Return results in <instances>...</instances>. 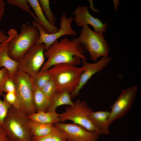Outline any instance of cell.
<instances>
[{
	"label": "cell",
	"instance_id": "9c48e42d",
	"mask_svg": "<svg viewBox=\"0 0 141 141\" xmlns=\"http://www.w3.org/2000/svg\"><path fill=\"white\" fill-rule=\"evenodd\" d=\"M60 19V28L57 32L51 34L48 33L39 22L34 20L31 22L32 25L38 30L39 33V38L36 43L43 44L45 46V51L54 42L61 37L67 35L74 36L76 35V31L71 26L73 18L72 17H67L66 13L64 12L62 14Z\"/></svg>",
	"mask_w": 141,
	"mask_h": 141
},
{
	"label": "cell",
	"instance_id": "5bb4252c",
	"mask_svg": "<svg viewBox=\"0 0 141 141\" xmlns=\"http://www.w3.org/2000/svg\"><path fill=\"white\" fill-rule=\"evenodd\" d=\"M17 32L14 28L9 29L8 32V38L4 42L0 44V68L4 67L8 70L10 78L13 79L17 71L18 62L11 59L8 54L9 42Z\"/></svg>",
	"mask_w": 141,
	"mask_h": 141
},
{
	"label": "cell",
	"instance_id": "3957f363",
	"mask_svg": "<svg viewBox=\"0 0 141 141\" xmlns=\"http://www.w3.org/2000/svg\"><path fill=\"white\" fill-rule=\"evenodd\" d=\"M85 69L66 63L55 65L47 71L54 81L57 92L67 90L71 94L77 86L81 74Z\"/></svg>",
	"mask_w": 141,
	"mask_h": 141
},
{
	"label": "cell",
	"instance_id": "52a82bcc",
	"mask_svg": "<svg viewBox=\"0 0 141 141\" xmlns=\"http://www.w3.org/2000/svg\"><path fill=\"white\" fill-rule=\"evenodd\" d=\"M92 111L85 102L78 100L73 105L66 107L65 111L59 114V117L61 122L70 120L88 131L99 133L90 118Z\"/></svg>",
	"mask_w": 141,
	"mask_h": 141
},
{
	"label": "cell",
	"instance_id": "5b68a950",
	"mask_svg": "<svg viewBox=\"0 0 141 141\" xmlns=\"http://www.w3.org/2000/svg\"><path fill=\"white\" fill-rule=\"evenodd\" d=\"M77 38L83 47L89 52L93 61L108 56L109 49L103 33L95 32L85 25L82 27Z\"/></svg>",
	"mask_w": 141,
	"mask_h": 141
},
{
	"label": "cell",
	"instance_id": "8992f818",
	"mask_svg": "<svg viewBox=\"0 0 141 141\" xmlns=\"http://www.w3.org/2000/svg\"><path fill=\"white\" fill-rule=\"evenodd\" d=\"M13 79L19 108L28 115L35 112L32 102L34 85L32 77L24 72L17 70Z\"/></svg>",
	"mask_w": 141,
	"mask_h": 141
},
{
	"label": "cell",
	"instance_id": "9a60e30c",
	"mask_svg": "<svg viewBox=\"0 0 141 141\" xmlns=\"http://www.w3.org/2000/svg\"><path fill=\"white\" fill-rule=\"evenodd\" d=\"M110 114V111L107 110L93 111L90 114L91 120L100 134H109L110 125L109 123L108 119Z\"/></svg>",
	"mask_w": 141,
	"mask_h": 141
},
{
	"label": "cell",
	"instance_id": "d6986e66",
	"mask_svg": "<svg viewBox=\"0 0 141 141\" xmlns=\"http://www.w3.org/2000/svg\"><path fill=\"white\" fill-rule=\"evenodd\" d=\"M32 102L36 112L46 111L50 105L51 100L47 97L40 89L34 85Z\"/></svg>",
	"mask_w": 141,
	"mask_h": 141
},
{
	"label": "cell",
	"instance_id": "30bf717a",
	"mask_svg": "<svg viewBox=\"0 0 141 141\" xmlns=\"http://www.w3.org/2000/svg\"><path fill=\"white\" fill-rule=\"evenodd\" d=\"M138 87L136 85L123 90L111 107L108 119L110 125L115 121L123 117L129 110L136 98Z\"/></svg>",
	"mask_w": 141,
	"mask_h": 141
},
{
	"label": "cell",
	"instance_id": "4fadbf2b",
	"mask_svg": "<svg viewBox=\"0 0 141 141\" xmlns=\"http://www.w3.org/2000/svg\"><path fill=\"white\" fill-rule=\"evenodd\" d=\"M73 14L75 16L73 21L79 27L90 25L93 27V31L95 32L103 33L106 31L107 24L103 23L98 18L92 16L86 6L78 5Z\"/></svg>",
	"mask_w": 141,
	"mask_h": 141
},
{
	"label": "cell",
	"instance_id": "ba28073f",
	"mask_svg": "<svg viewBox=\"0 0 141 141\" xmlns=\"http://www.w3.org/2000/svg\"><path fill=\"white\" fill-rule=\"evenodd\" d=\"M44 45L36 43L32 46L18 62L17 70L32 77L40 70L45 61Z\"/></svg>",
	"mask_w": 141,
	"mask_h": 141
},
{
	"label": "cell",
	"instance_id": "4dcf8cb0",
	"mask_svg": "<svg viewBox=\"0 0 141 141\" xmlns=\"http://www.w3.org/2000/svg\"><path fill=\"white\" fill-rule=\"evenodd\" d=\"M5 4L3 1L0 0V21L4 14Z\"/></svg>",
	"mask_w": 141,
	"mask_h": 141
},
{
	"label": "cell",
	"instance_id": "f1b7e54d",
	"mask_svg": "<svg viewBox=\"0 0 141 141\" xmlns=\"http://www.w3.org/2000/svg\"><path fill=\"white\" fill-rule=\"evenodd\" d=\"M3 90L4 92L6 93H15V86L13 79L9 78L6 80L4 85Z\"/></svg>",
	"mask_w": 141,
	"mask_h": 141
},
{
	"label": "cell",
	"instance_id": "d6a6232c",
	"mask_svg": "<svg viewBox=\"0 0 141 141\" xmlns=\"http://www.w3.org/2000/svg\"><path fill=\"white\" fill-rule=\"evenodd\" d=\"M114 2V8L115 10H117V8L119 4V1H113Z\"/></svg>",
	"mask_w": 141,
	"mask_h": 141
},
{
	"label": "cell",
	"instance_id": "603a6c76",
	"mask_svg": "<svg viewBox=\"0 0 141 141\" xmlns=\"http://www.w3.org/2000/svg\"><path fill=\"white\" fill-rule=\"evenodd\" d=\"M8 3L16 6L24 11L29 13L35 20L38 22L35 14L30 9L27 0H7Z\"/></svg>",
	"mask_w": 141,
	"mask_h": 141
},
{
	"label": "cell",
	"instance_id": "277c9868",
	"mask_svg": "<svg viewBox=\"0 0 141 141\" xmlns=\"http://www.w3.org/2000/svg\"><path fill=\"white\" fill-rule=\"evenodd\" d=\"M39 37L38 30L32 25L25 24L20 33H16L9 42L8 54L13 60L19 61L25 53L36 43Z\"/></svg>",
	"mask_w": 141,
	"mask_h": 141
},
{
	"label": "cell",
	"instance_id": "1f68e13d",
	"mask_svg": "<svg viewBox=\"0 0 141 141\" xmlns=\"http://www.w3.org/2000/svg\"><path fill=\"white\" fill-rule=\"evenodd\" d=\"M8 36L5 35L3 31L0 30V44L6 41Z\"/></svg>",
	"mask_w": 141,
	"mask_h": 141
},
{
	"label": "cell",
	"instance_id": "e0dca14e",
	"mask_svg": "<svg viewBox=\"0 0 141 141\" xmlns=\"http://www.w3.org/2000/svg\"><path fill=\"white\" fill-rule=\"evenodd\" d=\"M70 93L67 90L56 91L51 99L50 105L46 111H55L57 108L61 105L68 106L73 105Z\"/></svg>",
	"mask_w": 141,
	"mask_h": 141
},
{
	"label": "cell",
	"instance_id": "4316f807",
	"mask_svg": "<svg viewBox=\"0 0 141 141\" xmlns=\"http://www.w3.org/2000/svg\"><path fill=\"white\" fill-rule=\"evenodd\" d=\"M3 97L4 100L11 106L20 108L17 99L15 92L7 93L4 95Z\"/></svg>",
	"mask_w": 141,
	"mask_h": 141
},
{
	"label": "cell",
	"instance_id": "ac0fdd59",
	"mask_svg": "<svg viewBox=\"0 0 141 141\" xmlns=\"http://www.w3.org/2000/svg\"><path fill=\"white\" fill-rule=\"evenodd\" d=\"M59 114L56 111H39L29 115L30 120L42 123L54 124L60 122Z\"/></svg>",
	"mask_w": 141,
	"mask_h": 141
},
{
	"label": "cell",
	"instance_id": "7a4b0ae2",
	"mask_svg": "<svg viewBox=\"0 0 141 141\" xmlns=\"http://www.w3.org/2000/svg\"><path fill=\"white\" fill-rule=\"evenodd\" d=\"M29 115L21 109H9L2 127L9 141H32Z\"/></svg>",
	"mask_w": 141,
	"mask_h": 141
},
{
	"label": "cell",
	"instance_id": "f546056e",
	"mask_svg": "<svg viewBox=\"0 0 141 141\" xmlns=\"http://www.w3.org/2000/svg\"><path fill=\"white\" fill-rule=\"evenodd\" d=\"M0 141H9L6 132L1 126H0Z\"/></svg>",
	"mask_w": 141,
	"mask_h": 141
},
{
	"label": "cell",
	"instance_id": "83f0119b",
	"mask_svg": "<svg viewBox=\"0 0 141 141\" xmlns=\"http://www.w3.org/2000/svg\"><path fill=\"white\" fill-rule=\"evenodd\" d=\"M10 78L8 70L5 67L0 69V96L3 95V88L6 80Z\"/></svg>",
	"mask_w": 141,
	"mask_h": 141
},
{
	"label": "cell",
	"instance_id": "cb8c5ba5",
	"mask_svg": "<svg viewBox=\"0 0 141 141\" xmlns=\"http://www.w3.org/2000/svg\"><path fill=\"white\" fill-rule=\"evenodd\" d=\"M32 78L34 85L40 89L51 78L47 71L39 72Z\"/></svg>",
	"mask_w": 141,
	"mask_h": 141
},
{
	"label": "cell",
	"instance_id": "7c38bea8",
	"mask_svg": "<svg viewBox=\"0 0 141 141\" xmlns=\"http://www.w3.org/2000/svg\"><path fill=\"white\" fill-rule=\"evenodd\" d=\"M111 60V57L108 56L102 57L98 61L93 63L88 62L86 60H81L85 69L81 74L77 86L70 94L71 98L78 95L91 77L102 70L109 64Z\"/></svg>",
	"mask_w": 141,
	"mask_h": 141
},
{
	"label": "cell",
	"instance_id": "ffe728a7",
	"mask_svg": "<svg viewBox=\"0 0 141 141\" xmlns=\"http://www.w3.org/2000/svg\"><path fill=\"white\" fill-rule=\"evenodd\" d=\"M30 126L32 138H40L47 135L55 126L54 124L42 123L31 120Z\"/></svg>",
	"mask_w": 141,
	"mask_h": 141
},
{
	"label": "cell",
	"instance_id": "2e32d148",
	"mask_svg": "<svg viewBox=\"0 0 141 141\" xmlns=\"http://www.w3.org/2000/svg\"><path fill=\"white\" fill-rule=\"evenodd\" d=\"M30 6L34 10L35 15L39 22L48 34H52L57 32L59 28L51 25L45 16L40 5L38 0H27Z\"/></svg>",
	"mask_w": 141,
	"mask_h": 141
},
{
	"label": "cell",
	"instance_id": "d4e9b609",
	"mask_svg": "<svg viewBox=\"0 0 141 141\" xmlns=\"http://www.w3.org/2000/svg\"><path fill=\"white\" fill-rule=\"evenodd\" d=\"M40 89L43 93L51 100L57 91L55 84L51 78Z\"/></svg>",
	"mask_w": 141,
	"mask_h": 141
},
{
	"label": "cell",
	"instance_id": "484cf974",
	"mask_svg": "<svg viewBox=\"0 0 141 141\" xmlns=\"http://www.w3.org/2000/svg\"><path fill=\"white\" fill-rule=\"evenodd\" d=\"M11 106L5 101L0 99V126H2L4 120Z\"/></svg>",
	"mask_w": 141,
	"mask_h": 141
},
{
	"label": "cell",
	"instance_id": "6da1fadb",
	"mask_svg": "<svg viewBox=\"0 0 141 141\" xmlns=\"http://www.w3.org/2000/svg\"><path fill=\"white\" fill-rule=\"evenodd\" d=\"M85 51L77 38L70 40L67 37L60 41L54 42L44 52L47 59L39 71H46L52 66L61 63L77 66L81 60H86L84 54Z\"/></svg>",
	"mask_w": 141,
	"mask_h": 141
},
{
	"label": "cell",
	"instance_id": "836d02e7",
	"mask_svg": "<svg viewBox=\"0 0 141 141\" xmlns=\"http://www.w3.org/2000/svg\"></svg>",
	"mask_w": 141,
	"mask_h": 141
},
{
	"label": "cell",
	"instance_id": "44dd1931",
	"mask_svg": "<svg viewBox=\"0 0 141 141\" xmlns=\"http://www.w3.org/2000/svg\"><path fill=\"white\" fill-rule=\"evenodd\" d=\"M32 141H67L63 132L55 126L53 130L48 134L40 138H32Z\"/></svg>",
	"mask_w": 141,
	"mask_h": 141
},
{
	"label": "cell",
	"instance_id": "8fae6325",
	"mask_svg": "<svg viewBox=\"0 0 141 141\" xmlns=\"http://www.w3.org/2000/svg\"><path fill=\"white\" fill-rule=\"evenodd\" d=\"M54 125L63 132L68 141H97L100 135L98 132L88 131L74 123L60 122Z\"/></svg>",
	"mask_w": 141,
	"mask_h": 141
},
{
	"label": "cell",
	"instance_id": "7402d4cb",
	"mask_svg": "<svg viewBox=\"0 0 141 141\" xmlns=\"http://www.w3.org/2000/svg\"><path fill=\"white\" fill-rule=\"evenodd\" d=\"M38 2L42 10L48 20L52 25L55 26L56 18L51 11L48 0H39Z\"/></svg>",
	"mask_w": 141,
	"mask_h": 141
}]
</instances>
